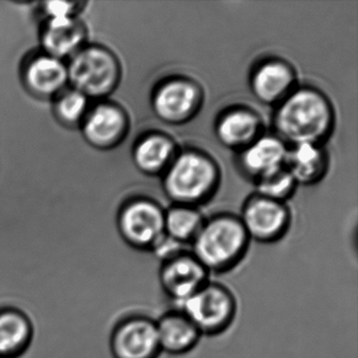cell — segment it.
<instances>
[{
	"label": "cell",
	"instance_id": "6",
	"mask_svg": "<svg viewBox=\"0 0 358 358\" xmlns=\"http://www.w3.org/2000/svg\"><path fill=\"white\" fill-rule=\"evenodd\" d=\"M209 276L206 268L187 250L161 262L159 270L163 292L179 307L210 280Z\"/></svg>",
	"mask_w": 358,
	"mask_h": 358
},
{
	"label": "cell",
	"instance_id": "1",
	"mask_svg": "<svg viewBox=\"0 0 358 358\" xmlns=\"http://www.w3.org/2000/svg\"><path fill=\"white\" fill-rule=\"evenodd\" d=\"M328 100L318 92L301 89L285 97L275 113L274 124L280 137L291 143H317L332 125Z\"/></svg>",
	"mask_w": 358,
	"mask_h": 358
},
{
	"label": "cell",
	"instance_id": "20",
	"mask_svg": "<svg viewBox=\"0 0 358 358\" xmlns=\"http://www.w3.org/2000/svg\"><path fill=\"white\" fill-rule=\"evenodd\" d=\"M175 145L173 141L160 134L148 136L135 150V162L141 171L156 173L163 171L173 159Z\"/></svg>",
	"mask_w": 358,
	"mask_h": 358
},
{
	"label": "cell",
	"instance_id": "15",
	"mask_svg": "<svg viewBox=\"0 0 358 358\" xmlns=\"http://www.w3.org/2000/svg\"><path fill=\"white\" fill-rule=\"evenodd\" d=\"M259 118L247 110L226 113L217 124V136L228 148H241L252 143L259 133Z\"/></svg>",
	"mask_w": 358,
	"mask_h": 358
},
{
	"label": "cell",
	"instance_id": "7",
	"mask_svg": "<svg viewBox=\"0 0 358 358\" xmlns=\"http://www.w3.org/2000/svg\"><path fill=\"white\" fill-rule=\"evenodd\" d=\"M110 349L115 358H158L156 320L143 314L123 318L113 331Z\"/></svg>",
	"mask_w": 358,
	"mask_h": 358
},
{
	"label": "cell",
	"instance_id": "2",
	"mask_svg": "<svg viewBox=\"0 0 358 358\" xmlns=\"http://www.w3.org/2000/svg\"><path fill=\"white\" fill-rule=\"evenodd\" d=\"M249 243L250 238L240 219L219 215L203 223L190 244V252L209 273H225L242 263Z\"/></svg>",
	"mask_w": 358,
	"mask_h": 358
},
{
	"label": "cell",
	"instance_id": "8",
	"mask_svg": "<svg viewBox=\"0 0 358 358\" xmlns=\"http://www.w3.org/2000/svg\"><path fill=\"white\" fill-rule=\"evenodd\" d=\"M164 217V211L154 202L137 201L121 213L119 229L127 244L150 251L165 234Z\"/></svg>",
	"mask_w": 358,
	"mask_h": 358
},
{
	"label": "cell",
	"instance_id": "21",
	"mask_svg": "<svg viewBox=\"0 0 358 358\" xmlns=\"http://www.w3.org/2000/svg\"><path fill=\"white\" fill-rule=\"evenodd\" d=\"M202 215L199 211L186 205H177L165 213V234L180 244H192L202 227Z\"/></svg>",
	"mask_w": 358,
	"mask_h": 358
},
{
	"label": "cell",
	"instance_id": "12",
	"mask_svg": "<svg viewBox=\"0 0 358 358\" xmlns=\"http://www.w3.org/2000/svg\"><path fill=\"white\" fill-rule=\"evenodd\" d=\"M287 154L288 150L280 138L266 136L249 144L241 160L243 167L259 179L284 167Z\"/></svg>",
	"mask_w": 358,
	"mask_h": 358
},
{
	"label": "cell",
	"instance_id": "22",
	"mask_svg": "<svg viewBox=\"0 0 358 358\" xmlns=\"http://www.w3.org/2000/svg\"><path fill=\"white\" fill-rule=\"evenodd\" d=\"M295 184L290 173L282 167L274 173L257 179V190L263 198L280 202L292 192Z\"/></svg>",
	"mask_w": 358,
	"mask_h": 358
},
{
	"label": "cell",
	"instance_id": "5",
	"mask_svg": "<svg viewBox=\"0 0 358 358\" xmlns=\"http://www.w3.org/2000/svg\"><path fill=\"white\" fill-rule=\"evenodd\" d=\"M68 75L76 91L87 97H100L114 89L119 69L116 60L108 52L87 49L75 54Z\"/></svg>",
	"mask_w": 358,
	"mask_h": 358
},
{
	"label": "cell",
	"instance_id": "19",
	"mask_svg": "<svg viewBox=\"0 0 358 358\" xmlns=\"http://www.w3.org/2000/svg\"><path fill=\"white\" fill-rule=\"evenodd\" d=\"M68 68L53 56H41L31 62L27 70V80L33 91L38 94L56 93L68 81Z\"/></svg>",
	"mask_w": 358,
	"mask_h": 358
},
{
	"label": "cell",
	"instance_id": "10",
	"mask_svg": "<svg viewBox=\"0 0 358 358\" xmlns=\"http://www.w3.org/2000/svg\"><path fill=\"white\" fill-rule=\"evenodd\" d=\"M200 91L194 83L173 79L158 87L154 96V110L161 120L181 123L189 119L199 108Z\"/></svg>",
	"mask_w": 358,
	"mask_h": 358
},
{
	"label": "cell",
	"instance_id": "9",
	"mask_svg": "<svg viewBox=\"0 0 358 358\" xmlns=\"http://www.w3.org/2000/svg\"><path fill=\"white\" fill-rule=\"evenodd\" d=\"M240 220L250 241L261 243H273L282 238L290 221L288 210L282 203L263 196L247 203Z\"/></svg>",
	"mask_w": 358,
	"mask_h": 358
},
{
	"label": "cell",
	"instance_id": "17",
	"mask_svg": "<svg viewBox=\"0 0 358 358\" xmlns=\"http://www.w3.org/2000/svg\"><path fill=\"white\" fill-rule=\"evenodd\" d=\"M127 121L119 108L110 106H99L90 114L85 122L87 137L98 145L115 143L122 137Z\"/></svg>",
	"mask_w": 358,
	"mask_h": 358
},
{
	"label": "cell",
	"instance_id": "18",
	"mask_svg": "<svg viewBox=\"0 0 358 358\" xmlns=\"http://www.w3.org/2000/svg\"><path fill=\"white\" fill-rule=\"evenodd\" d=\"M83 39V29L74 18L49 20L43 34V45L50 56L60 59L76 52Z\"/></svg>",
	"mask_w": 358,
	"mask_h": 358
},
{
	"label": "cell",
	"instance_id": "13",
	"mask_svg": "<svg viewBox=\"0 0 358 358\" xmlns=\"http://www.w3.org/2000/svg\"><path fill=\"white\" fill-rule=\"evenodd\" d=\"M32 337V322L24 312L15 308L0 310V358L22 355Z\"/></svg>",
	"mask_w": 358,
	"mask_h": 358
},
{
	"label": "cell",
	"instance_id": "14",
	"mask_svg": "<svg viewBox=\"0 0 358 358\" xmlns=\"http://www.w3.org/2000/svg\"><path fill=\"white\" fill-rule=\"evenodd\" d=\"M294 83V74L290 66L280 62H267L257 69L251 87L259 101L274 103L286 97Z\"/></svg>",
	"mask_w": 358,
	"mask_h": 358
},
{
	"label": "cell",
	"instance_id": "23",
	"mask_svg": "<svg viewBox=\"0 0 358 358\" xmlns=\"http://www.w3.org/2000/svg\"><path fill=\"white\" fill-rule=\"evenodd\" d=\"M87 96L80 92L70 91L64 94L57 104V110L60 116L66 121H76L87 110Z\"/></svg>",
	"mask_w": 358,
	"mask_h": 358
},
{
	"label": "cell",
	"instance_id": "11",
	"mask_svg": "<svg viewBox=\"0 0 358 358\" xmlns=\"http://www.w3.org/2000/svg\"><path fill=\"white\" fill-rule=\"evenodd\" d=\"M161 352L185 355L200 343L203 335L181 308L169 310L156 320Z\"/></svg>",
	"mask_w": 358,
	"mask_h": 358
},
{
	"label": "cell",
	"instance_id": "25",
	"mask_svg": "<svg viewBox=\"0 0 358 358\" xmlns=\"http://www.w3.org/2000/svg\"><path fill=\"white\" fill-rule=\"evenodd\" d=\"M74 5L64 1H52L45 5L49 20H59V18L73 17L72 13Z\"/></svg>",
	"mask_w": 358,
	"mask_h": 358
},
{
	"label": "cell",
	"instance_id": "16",
	"mask_svg": "<svg viewBox=\"0 0 358 358\" xmlns=\"http://www.w3.org/2000/svg\"><path fill=\"white\" fill-rule=\"evenodd\" d=\"M287 171L295 183L310 184L324 175L326 158L315 143H299L287 154Z\"/></svg>",
	"mask_w": 358,
	"mask_h": 358
},
{
	"label": "cell",
	"instance_id": "3",
	"mask_svg": "<svg viewBox=\"0 0 358 358\" xmlns=\"http://www.w3.org/2000/svg\"><path fill=\"white\" fill-rule=\"evenodd\" d=\"M217 179V167L210 159L199 152H186L167 169L165 192L178 205L190 206L213 192Z\"/></svg>",
	"mask_w": 358,
	"mask_h": 358
},
{
	"label": "cell",
	"instance_id": "4",
	"mask_svg": "<svg viewBox=\"0 0 358 358\" xmlns=\"http://www.w3.org/2000/svg\"><path fill=\"white\" fill-rule=\"evenodd\" d=\"M179 308L203 336H215L226 332L234 324L238 301L226 285L208 280Z\"/></svg>",
	"mask_w": 358,
	"mask_h": 358
},
{
	"label": "cell",
	"instance_id": "24",
	"mask_svg": "<svg viewBox=\"0 0 358 358\" xmlns=\"http://www.w3.org/2000/svg\"><path fill=\"white\" fill-rule=\"evenodd\" d=\"M184 247H185L184 245L180 244L177 241L173 240V238L164 234L150 251L154 252L155 255L161 259V262H163L169 259V257H175L176 255L182 252V251L186 250Z\"/></svg>",
	"mask_w": 358,
	"mask_h": 358
}]
</instances>
